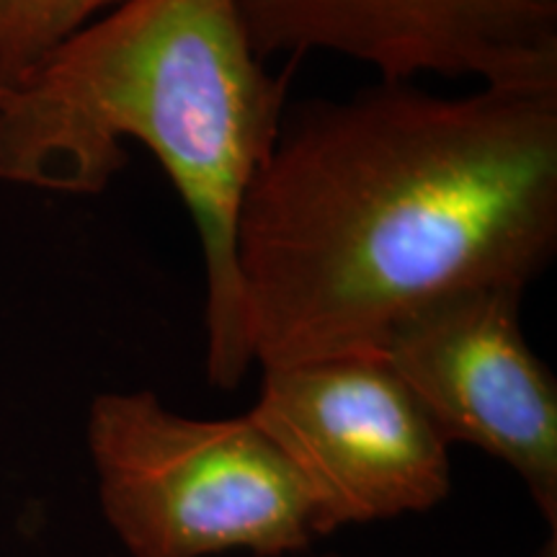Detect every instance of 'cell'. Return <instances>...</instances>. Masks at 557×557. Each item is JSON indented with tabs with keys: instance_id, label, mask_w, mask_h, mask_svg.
Returning a JSON list of instances; mask_svg holds the SVG:
<instances>
[{
	"instance_id": "obj_6",
	"label": "cell",
	"mask_w": 557,
	"mask_h": 557,
	"mask_svg": "<svg viewBox=\"0 0 557 557\" xmlns=\"http://www.w3.org/2000/svg\"><path fill=\"white\" fill-rule=\"evenodd\" d=\"M261 60L333 52L385 83H557V0H235Z\"/></svg>"
},
{
	"instance_id": "obj_5",
	"label": "cell",
	"mask_w": 557,
	"mask_h": 557,
	"mask_svg": "<svg viewBox=\"0 0 557 557\" xmlns=\"http://www.w3.org/2000/svg\"><path fill=\"white\" fill-rule=\"evenodd\" d=\"M517 287H475L423 305L382 357L447 444L496 457L557 532V382L521 329Z\"/></svg>"
},
{
	"instance_id": "obj_3",
	"label": "cell",
	"mask_w": 557,
	"mask_h": 557,
	"mask_svg": "<svg viewBox=\"0 0 557 557\" xmlns=\"http://www.w3.org/2000/svg\"><path fill=\"white\" fill-rule=\"evenodd\" d=\"M101 517L127 557H284L323 537L302 480L248 413L194 418L107 389L86 413Z\"/></svg>"
},
{
	"instance_id": "obj_1",
	"label": "cell",
	"mask_w": 557,
	"mask_h": 557,
	"mask_svg": "<svg viewBox=\"0 0 557 557\" xmlns=\"http://www.w3.org/2000/svg\"><path fill=\"white\" fill-rule=\"evenodd\" d=\"M557 253V83L369 86L284 116L235 233L253 367L382 354L400 320Z\"/></svg>"
},
{
	"instance_id": "obj_4",
	"label": "cell",
	"mask_w": 557,
	"mask_h": 557,
	"mask_svg": "<svg viewBox=\"0 0 557 557\" xmlns=\"http://www.w3.org/2000/svg\"><path fill=\"white\" fill-rule=\"evenodd\" d=\"M248 416L302 480L323 537L426 513L451 491L447 438L382 354L261 369Z\"/></svg>"
},
{
	"instance_id": "obj_2",
	"label": "cell",
	"mask_w": 557,
	"mask_h": 557,
	"mask_svg": "<svg viewBox=\"0 0 557 557\" xmlns=\"http://www.w3.org/2000/svg\"><path fill=\"white\" fill-rule=\"evenodd\" d=\"M287 73L256 54L235 0H124L0 94V181L94 197L129 143L178 191L205 261L207 377L238 387L253 367L235 233L243 199L287 116Z\"/></svg>"
},
{
	"instance_id": "obj_7",
	"label": "cell",
	"mask_w": 557,
	"mask_h": 557,
	"mask_svg": "<svg viewBox=\"0 0 557 557\" xmlns=\"http://www.w3.org/2000/svg\"><path fill=\"white\" fill-rule=\"evenodd\" d=\"M124 0H0V94Z\"/></svg>"
}]
</instances>
